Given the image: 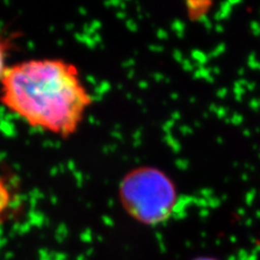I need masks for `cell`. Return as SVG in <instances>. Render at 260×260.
<instances>
[{
  "instance_id": "5b68a950",
  "label": "cell",
  "mask_w": 260,
  "mask_h": 260,
  "mask_svg": "<svg viewBox=\"0 0 260 260\" xmlns=\"http://www.w3.org/2000/svg\"><path fill=\"white\" fill-rule=\"evenodd\" d=\"M195 260H216V259H211V258H200V259H195Z\"/></svg>"
},
{
  "instance_id": "7a4b0ae2",
  "label": "cell",
  "mask_w": 260,
  "mask_h": 260,
  "mask_svg": "<svg viewBox=\"0 0 260 260\" xmlns=\"http://www.w3.org/2000/svg\"><path fill=\"white\" fill-rule=\"evenodd\" d=\"M119 200L127 214L142 224L155 225L173 216L178 203L174 181L161 170L141 166L124 176Z\"/></svg>"
},
{
  "instance_id": "3957f363",
  "label": "cell",
  "mask_w": 260,
  "mask_h": 260,
  "mask_svg": "<svg viewBox=\"0 0 260 260\" xmlns=\"http://www.w3.org/2000/svg\"><path fill=\"white\" fill-rule=\"evenodd\" d=\"M10 44H11L10 39L0 37V79L3 78L5 72L7 70L5 68V61H6L7 52H8V50H9Z\"/></svg>"
},
{
  "instance_id": "6da1fadb",
  "label": "cell",
  "mask_w": 260,
  "mask_h": 260,
  "mask_svg": "<svg viewBox=\"0 0 260 260\" xmlns=\"http://www.w3.org/2000/svg\"><path fill=\"white\" fill-rule=\"evenodd\" d=\"M4 105L34 127L67 138L77 132L91 94L75 65L31 60L7 69L2 78Z\"/></svg>"
},
{
  "instance_id": "277c9868",
  "label": "cell",
  "mask_w": 260,
  "mask_h": 260,
  "mask_svg": "<svg viewBox=\"0 0 260 260\" xmlns=\"http://www.w3.org/2000/svg\"><path fill=\"white\" fill-rule=\"evenodd\" d=\"M8 203H9V195L5 186L0 183V216L5 211Z\"/></svg>"
}]
</instances>
